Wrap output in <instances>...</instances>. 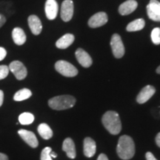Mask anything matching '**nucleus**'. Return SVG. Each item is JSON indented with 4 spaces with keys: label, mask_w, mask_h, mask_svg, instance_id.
<instances>
[{
    "label": "nucleus",
    "mask_w": 160,
    "mask_h": 160,
    "mask_svg": "<svg viewBox=\"0 0 160 160\" xmlns=\"http://www.w3.org/2000/svg\"><path fill=\"white\" fill-rule=\"evenodd\" d=\"M9 71H11L18 80L25 79L28 75L27 68L22 62L20 61H13L9 65Z\"/></svg>",
    "instance_id": "423d86ee"
},
{
    "label": "nucleus",
    "mask_w": 160,
    "mask_h": 160,
    "mask_svg": "<svg viewBox=\"0 0 160 160\" xmlns=\"http://www.w3.org/2000/svg\"><path fill=\"white\" fill-rule=\"evenodd\" d=\"M0 160H8V157L4 153H0Z\"/></svg>",
    "instance_id": "473e14b6"
},
{
    "label": "nucleus",
    "mask_w": 160,
    "mask_h": 160,
    "mask_svg": "<svg viewBox=\"0 0 160 160\" xmlns=\"http://www.w3.org/2000/svg\"><path fill=\"white\" fill-rule=\"evenodd\" d=\"M7 56V51L2 47H0V61H2Z\"/></svg>",
    "instance_id": "bb28decb"
},
{
    "label": "nucleus",
    "mask_w": 160,
    "mask_h": 160,
    "mask_svg": "<svg viewBox=\"0 0 160 160\" xmlns=\"http://www.w3.org/2000/svg\"><path fill=\"white\" fill-rule=\"evenodd\" d=\"M38 133L44 139H50L53 137V131L48 125L45 123L40 124L38 127Z\"/></svg>",
    "instance_id": "aec40b11"
},
{
    "label": "nucleus",
    "mask_w": 160,
    "mask_h": 160,
    "mask_svg": "<svg viewBox=\"0 0 160 160\" xmlns=\"http://www.w3.org/2000/svg\"><path fill=\"white\" fill-rule=\"evenodd\" d=\"M145 25V22L143 19H137L134 21L130 22L128 25L126 30L128 32H133L141 31L142 29L144 28Z\"/></svg>",
    "instance_id": "412c9836"
},
{
    "label": "nucleus",
    "mask_w": 160,
    "mask_h": 160,
    "mask_svg": "<svg viewBox=\"0 0 160 160\" xmlns=\"http://www.w3.org/2000/svg\"><path fill=\"white\" fill-rule=\"evenodd\" d=\"M84 154L87 157H93L97 151V145L95 141L90 137L85 138L84 140Z\"/></svg>",
    "instance_id": "dca6fc26"
},
{
    "label": "nucleus",
    "mask_w": 160,
    "mask_h": 160,
    "mask_svg": "<svg viewBox=\"0 0 160 160\" xmlns=\"http://www.w3.org/2000/svg\"><path fill=\"white\" fill-rule=\"evenodd\" d=\"M97 160H108V158L107 157V156L105 154H104V153H101L99 156V157H98Z\"/></svg>",
    "instance_id": "7c9ffc66"
},
{
    "label": "nucleus",
    "mask_w": 160,
    "mask_h": 160,
    "mask_svg": "<svg viewBox=\"0 0 160 160\" xmlns=\"http://www.w3.org/2000/svg\"><path fill=\"white\" fill-rule=\"evenodd\" d=\"M74 42V36L71 33H66L56 42V46L59 49H66Z\"/></svg>",
    "instance_id": "a211bd4d"
},
{
    "label": "nucleus",
    "mask_w": 160,
    "mask_h": 160,
    "mask_svg": "<svg viewBox=\"0 0 160 160\" xmlns=\"http://www.w3.org/2000/svg\"><path fill=\"white\" fill-rule=\"evenodd\" d=\"M156 142H157V145L160 148V133H158L156 137Z\"/></svg>",
    "instance_id": "2f4dec72"
},
{
    "label": "nucleus",
    "mask_w": 160,
    "mask_h": 160,
    "mask_svg": "<svg viewBox=\"0 0 160 160\" xmlns=\"http://www.w3.org/2000/svg\"><path fill=\"white\" fill-rule=\"evenodd\" d=\"M157 73H159V74H160V65L159 66V67L157 68Z\"/></svg>",
    "instance_id": "f704fd0d"
},
{
    "label": "nucleus",
    "mask_w": 160,
    "mask_h": 160,
    "mask_svg": "<svg viewBox=\"0 0 160 160\" xmlns=\"http://www.w3.org/2000/svg\"><path fill=\"white\" fill-rule=\"evenodd\" d=\"M151 39L153 44L160 45V28H155L151 32Z\"/></svg>",
    "instance_id": "b1692460"
},
{
    "label": "nucleus",
    "mask_w": 160,
    "mask_h": 160,
    "mask_svg": "<svg viewBox=\"0 0 160 160\" xmlns=\"http://www.w3.org/2000/svg\"><path fill=\"white\" fill-rule=\"evenodd\" d=\"M9 68L7 65H0V80L5 79L9 73Z\"/></svg>",
    "instance_id": "a878e982"
},
{
    "label": "nucleus",
    "mask_w": 160,
    "mask_h": 160,
    "mask_svg": "<svg viewBox=\"0 0 160 160\" xmlns=\"http://www.w3.org/2000/svg\"><path fill=\"white\" fill-rule=\"evenodd\" d=\"M117 154L120 159L128 160L135 154V145L133 140L129 136L120 137L117 147Z\"/></svg>",
    "instance_id": "f257e3e1"
},
{
    "label": "nucleus",
    "mask_w": 160,
    "mask_h": 160,
    "mask_svg": "<svg viewBox=\"0 0 160 160\" xmlns=\"http://www.w3.org/2000/svg\"><path fill=\"white\" fill-rule=\"evenodd\" d=\"M156 89L153 86L147 85L142 89L137 96V101L139 104H144L148 102L155 93Z\"/></svg>",
    "instance_id": "f8f14e48"
},
{
    "label": "nucleus",
    "mask_w": 160,
    "mask_h": 160,
    "mask_svg": "<svg viewBox=\"0 0 160 160\" xmlns=\"http://www.w3.org/2000/svg\"><path fill=\"white\" fill-rule=\"evenodd\" d=\"M79 63L84 68H89L92 65V59L87 52L82 48H78L75 53Z\"/></svg>",
    "instance_id": "4468645a"
},
{
    "label": "nucleus",
    "mask_w": 160,
    "mask_h": 160,
    "mask_svg": "<svg viewBox=\"0 0 160 160\" xmlns=\"http://www.w3.org/2000/svg\"><path fill=\"white\" fill-rule=\"evenodd\" d=\"M145 157H146V160H157L154 157V156H153V154L151 153V152H147V153H146Z\"/></svg>",
    "instance_id": "c85d7f7f"
},
{
    "label": "nucleus",
    "mask_w": 160,
    "mask_h": 160,
    "mask_svg": "<svg viewBox=\"0 0 160 160\" xmlns=\"http://www.w3.org/2000/svg\"><path fill=\"white\" fill-rule=\"evenodd\" d=\"M76 103V99L70 95H62L51 98L48 101V105L52 109L57 111L69 109L73 108Z\"/></svg>",
    "instance_id": "7ed1b4c3"
},
{
    "label": "nucleus",
    "mask_w": 160,
    "mask_h": 160,
    "mask_svg": "<svg viewBox=\"0 0 160 160\" xmlns=\"http://www.w3.org/2000/svg\"><path fill=\"white\" fill-rule=\"evenodd\" d=\"M108 17L105 12H99L90 18L88 20L89 27L92 28H97L101 27L107 23Z\"/></svg>",
    "instance_id": "6e6552de"
},
{
    "label": "nucleus",
    "mask_w": 160,
    "mask_h": 160,
    "mask_svg": "<svg viewBox=\"0 0 160 160\" xmlns=\"http://www.w3.org/2000/svg\"><path fill=\"white\" fill-rule=\"evenodd\" d=\"M55 69L58 73L66 77H73L78 74V70L68 62L59 60L55 64Z\"/></svg>",
    "instance_id": "20e7f679"
},
{
    "label": "nucleus",
    "mask_w": 160,
    "mask_h": 160,
    "mask_svg": "<svg viewBox=\"0 0 160 160\" xmlns=\"http://www.w3.org/2000/svg\"><path fill=\"white\" fill-rule=\"evenodd\" d=\"M33 121H34V116L31 113H28V112L22 113L19 117V122L21 125H30V124L33 123Z\"/></svg>",
    "instance_id": "5701e85b"
},
{
    "label": "nucleus",
    "mask_w": 160,
    "mask_h": 160,
    "mask_svg": "<svg viewBox=\"0 0 160 160\" xmlns=\"http://www.w3.org/2000/svg\"><path fill=\"white\" fill-rule=\"evenodd\" d=\"M18 133H19L20 137H21L28 145L31 146V148H37V146L39 145L37 138L33 132L27 131V130L21 129L18 131Z\"/></svg>",
    "instance_id": "9d476101"
},
{
    "label": "nucleus",
    "mask_w": 160,
    "mask_h": 160,
    "mask_svg": "<svg viewBox=\"0 0 160 160\" xmlns=\"http://www.w3.org/2000/svg\"><path fill=\"white\" fill-rule=\"evenodd\" d=\"M73 15V2L72 0H65L61 6V18L64 22H69Z\"/></svg>",
    "instance_id": "1a4fd4ad"
},
{
    "label": "nucleus",
    "mask_w": 160,
    "mask_h": 160,
    "mask_svg": "<svg viewBox=\"0 0 160 160\" xmlns=\"http://www.w3.org/2000/svg\"><path fill=\"white\" fill-rule=\"evenodd\" d=\"M32 96V92L28 88H23L18 91L13 96V99L16 102H21L29 99Z\"/></svg>",
    "instance_id": "4be33fe9"
},
{
    "label": "nucleus",
    "mask_w": 160,
    "mask_h": 160,
    "mask_svg": "<svg viewBox=\"0 0 160 160\" xmlns=\"http://www.w3.org/2000/svg\"><path fill=\"white\" fill-rule=\"evenodd\" d=\"M6 21H7V19H6L5 16L0 13V28H2L5 25L6 23Z\"/></svg>",
    "instance_id": "cd10ccee"
},
{
    "label": "nucleus",
    "mask_w": 160,
    "mask_h": 160,
    "mask_svg": "<svg viewBox=\"0 0 160 160\" xmlns=\"http://www.w3.org/2000/svg\"><path fill=\"white\" fill-rule=\"evenodd\" d=\"M147 13L150 19L160 22V2L157 0H151L147 5Z\"/></svg>",
    "instance_id": "0eeeda50"
},
{
    "label": "nucleus",
    "mask_w": 160,
    "mask_h": 160,
    "mask_svg": "<svg viewBox=\"0 0 160 160\" xmlns=\"http://www.w3.org/2000/svg\"><path fill=\"white\" fill-rule=\"evenodd\" d=\"M104 126L109 133L113 135H117L122 130V124L119 116L115 111H107L103 115L102 119Z\"/></svg>",
    "instance_id": "f03ea898"
},
{
    "label": "nucleus",
    "mask_w": 160,
    "mask_h": 160,
    "mask_svg": "<svg viewBox=\"0 0 160 160\" xmlns=\"http://www.w3.org/2000/svg\"><path fill=\"white\" fill-rule=\"evenodd\" d=\"M4 101V93L2 90H0V107L2 105Z\"/></svg>",
    "instance_id": "c756f323"
},
{
    "label": "nucleus",
    "mask_w": 160,
    "mask_h": 160,
    "mask_svg": "<svg viewBox=\"0 0 160 160\" xmlns=\"http://www.w3.org/2000/svg\"><path fill=\"white\" fill-rule=\"evenodd\" d=\"M12 39L16 45H22L25 43L27 37L25 31L21 28H14L12 31Z\"/></svg>",
    "instance_id": "6ab92c4d"
},
{
    "label": "nucleus",
    "mask_w": 160,
    "mask_h": 160,
    "mask_svg": "<svg viewBox=\"0 0 160 160\" xmlns=\"http://www.w3.org/2000/svg\"><path fill=\"white\" fill-rule=\"evenodd\" d=\"M28 26L33 35H39L42 31L41 20L36 15H31L28 19Z\"/></svg>",
    "instance_id": "ddd939ff"
},
{
    "label": "nucleus",
    "mask_w": 160,
    "mask_h": 160,
    "mask_svg": "<svg viewBox=\"0 0 160 160\" xmlns=\"http://www.w3.org/2000/svg\"><path fill=\"white\" fill-rule=\"evenodd\" d=\"M111 46L113 54L116 58L120 59L125 54V47L122 41L121 37L117 33H114L111 37Z\"/></svg>",
    "instance_id": "39448f33"
},
{
    "label": "nucleus",
    "mask_w": 160,
    "mask_h": 160,
    "mask_svg": "<svg viewBox=\"0 0 160 160\" xmlns=\"http://www.w3.org/2000/svg\"><path fill=\"white\" fill-rule=\"evenodd\" d=\"M62 150L70 159H75L77 157L75 144L71 138H67L64 140L62 145Z\"/></svg>",
    "instance_id": "f3484780"
},
{
    "label": "nucleus",
    "mask_w": 160,
    "mask_h": 160,
    "mask_svg": "<svg viewBox=\"0 0 160 160\" xmlns=\"http://www.w3.org/2000/svg\"><path fill=\"white\" fill-rule=\"evenodd\" d=\"M138 3L135 0H128L120 5L119 8V13L121 15L125 16L133 13L137 9Z\"/></svg>",
    "instance_id": "2eb2a0df"
},
{
    "label": "nucleus",
    "mask_w": 160,
    "mask_h": 160,
    "mask_svg": "<svg viewBox=\"0 0 160 160\" xmlns=\"http://www.w3.org/2000/svg\"><path fill=\"white\" fill-rule=\"evenodd\" d=\"M52 151L51 148L46 147L42 150L41 153V160H52L51 157V152Z\"/></svg>",
    "instance_id": "393cba45"
},
{
    "label": "nucleus",
    "mask_w": 160,
    "mask_h": 160,
    "mask_svg": "<svg viewBox=\"0 0 160 160\" xmlns=\"http://www.w3.org/2000/svg\"><path fill=\"white\" fill-rule=\"evenodd\" d=\"M51 157L52 158H56V157H57V154L56 153H54V152L51 151Z\"/></svg>",
    "instance_id": "72a5a7b5"
},
{
    "label": "nucleus",
    "mask_w": 160,
    "mask_h": 160,
    "mask_svg": "<svg viewBox=\"0 0 160 160\" xmlns=\"http://www.w3.org/2000/svg\"><path fill=\"white\" fill-rule=\"evenodd\" d=\"M45 14L50 20H53L57 18L59 6L56 0H47L45 6Z\"/></svg>",
    "instance_id": "9b49d317"
}]
</instances>
